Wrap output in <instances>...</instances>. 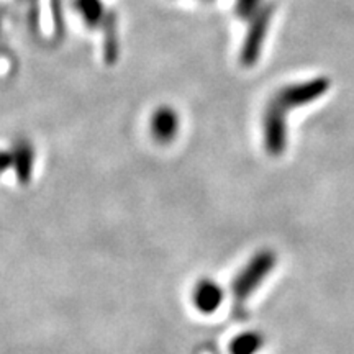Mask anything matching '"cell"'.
<instances>
[{
    "label": "cell",
    "mask_w": 354,
    "mask_h": 354,
    "mask_svg": "<svg viewBox=\"0 0 354 354\" xmlns=\"http://www.w3.org/2000/svg\"><path fill=\"white\" fill-rule=\"evenodd\" d=\"M286 110L279 107L276 102L269 104L264 115V146L269 154L279 156L287 145Z\"/></svg>",
    "instance_id": "obj_4"
},
{
    "label": "cell",
    "mask_w": 354,
    "mask_h": 354,
    "mask_svg": "<svg viewBox=\"0 0 354 354\" xmlns=\"http://www.w3.org/2000/svg\"><path fill=\"white\" fill-rule=\"evenodd\" d=\"M214 354H218V353H214Z\"/></svg>",
    "instance_id": "obj_11"
},
{
    "label": "cell",
    "mask_w": 354,
    "mask_h": 354,
    "mask_svg": "<svg viewBox=\"0 0 354 354\" xmlns=\"http://www.w3.org/2000/svg\"><path fill=\"white\" fill-rule=\"evenodd\" d=\"M77 12L81 13L82 20L86 21L88 28H97V26L105 25L107 20V13L105 7L100 0H74Z\"/></svg>",
    "instance_id": "obj_7"
},
{
    "label": "cell",
    "mask_w": 354,
    "mask_h": 354,
    "mask_svg": "<svg viewBox=\"0 0 354 354\" xmlns=\"http://www.w3.org/2000/svg\"><path fill=\"white\" fill-rule=\"evenodd\" d=\"M223 302V290L212 279H202L194 289V305L202 313H214Z\"/></svg>",
    "instance_id": "obj_6"
},
{
    "label": "cell",
    "mask_w": 354,
    "mask_h": 354,
    "mask_svg": "<svg viewBox=\"0 0 354 354\" xmlns=\"http://www.w3.org/2000/svg\"><path fill=\"white\" fill-rule=\"evenodd\" d=\"M13 166L21 183H28L33 167V149L28 143H19L13 149Z\"/></svg>",
    "instance_id": "obj_8"
},
{
    "label": "cell",
    "mask_w": 354,
    "mask_h": 354,
    "mask_svg": "<svg viewBox=\"0 0 354 354\" xmlns=\"http://www.w3.org/2000/svg\"><path fill=\"white\" fill-rule=\"evenodd\" d=\"M272 19V6H266L251 19L250 30H248L245 43L241 48V63L246 68L254 66L259 59L261 50L264 46L266 35L269 30V21Z\"/></svg>",
    "instance_id": "obj_3"
},
{
    "label": "cell",
    "mask_w": 354,
    "mask_h": 354,
    "mask_svg": "<svg viewBox=\"0 0 354 354\" xmlns=\"http://www.w3.org/2000/svg\"><path fill=\"white\" fill-rule=\"evenodd\" d=\"M263 336L256 331H246V333L238 335L236 338L230 343V354H256L263 348Z\"/></svg>",
    "instance_id": "obj_9"
},
{
    "label": "cell",
    "mask_w": 354,
    "mask_h": 354,
    "mask_svg": "<svg viewBox=\"0 0 354 354\" xmlns=\"http://www.w3.org/2000/svg\"><path fill=\"white\" fill-rule=\"evenodd\" d=\"M277 256L271 250H261L248 261L245 268L238 272L232 284L233 312L236 315L245 313V304L248 299L258 290V287L266 281V277L276 268Z\"/></svg>",
    "instance_id": "obj_1"
},
{
    "label": "cell",
    "mask_w": 354,
    "mask_h": 354,
    "mask_svg": "<svg viewBox=\"0 0 354 354\" xmlns=\"http://www.w3.org/2000/svg\"><path fill=\"white\" fill-rule=\"evenodd\" d=\"M328 88H330L328 79L325 77L312 79V81L292 84V86L281 88L279 94L274 97L272 102H276L279 107H282L287 112V110L290 109L304 107V105L310 104V102L320 99Z\"/></svg>",
    "instance_id": "obj_2"
},
{
    "label": "cell",
    "mask_w": 354,
    "mask_h": 354,
    "mask_svg": "<svg viewBox=\"0 0 354 354\" xmlns=\"http://www.w3.org/2000/svg\"><path fill=\"white\" fill-rule=\"evenodd\" d=\"M179 133V117L171 107H159L151 117V135L159 143H171Z\"/></svg>",
    "instance_id": "obj_5"
},
{
    "label": "cell",
    "mask_w": 354,
    "mask_h": 354,
    "mask_svg": "<svg viewBox=\"0 0 354 354\" xmlns=\"http://www.w3.org/2000/svg\"><path fill=\"white\" fill-rule=\"evenodd\" d=\"M261 2L263 0H236V3H234V13L238 17H241V19L251 20L263 8L261 7Z\"/></svg>",
    "instance_id": "obj_10"
}]
</instances>
